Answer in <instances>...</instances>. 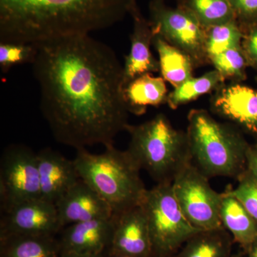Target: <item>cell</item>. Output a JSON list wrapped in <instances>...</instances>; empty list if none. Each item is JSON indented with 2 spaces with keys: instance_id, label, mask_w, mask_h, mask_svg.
I'll use <instances>...</instances> for the list:
<instances>
[{
  "instance_id": "7c38bea8",
  "label": "cell",
  "mask_w": 257,
  "mask_h": 257,
  "mask_svg": "<svg viewBox=\"0 0 257 257\" xmlns=\"http://www.w3.org/2000/svg\"><path fill=\"white\" fill-rule=\"evenodd\" d=\"M114 234L109 250L130 257L151 256L148 221L141 204L114 214Z\"/></svg>"
},
{
  "instance_id": "f1b7e54d",
  "label": "cell",
  "mask_w": 257,
  "mask_h": 257,
  "mask_svg": "<svg viewBox=\"0 0 257 257\" xmlns=\"http://www.w3.org/2000/svg\"><path fill=\"white\" fill-rule=\"evenodd\" d=\"M241 47L248 67L257 71V24L245 29Z\"/></svg>"
},
{
  "instance_id": "5bb4252c",
  "label": "cell",
  "mask_w": 257,
  "mask_h": 257,
  "mask_svg": "<svg viewBox=\"0 0 257 257\" xmlns=\"http://www.w3.org/2000/svg\"><path fill=\"white\" fill-rule=\"evenodd\" d=\"M55 205L62 229L82 221L107 219L114 214L109 204L82 179Z\"/></svg>"
},
{
  "instance_id": "6da1fadb",
  "label": "cell",
  "mask_w": 257,
  "mask_h": 257,
  "mask_svg": "<svg viewBox=\"0 0 257 257\" xmlns=\"http://www.w3.org/2000/svg\"><path fill=\"white\" fill-rule=\"evenodd\" d=\"M32 65L40 108L54 138L76 150L114 145L127 126L123 65L89 35L37 44Z\"/></svg>"
},
{
  "instance_id": "ffe728a7",
  "label": "cell",
  "mask_w": 257,
  "mask_h": 257,
  "mask_svg": "<svg viewBox=\"0 0 257 257\" xmlns=\"http://www.w3.org/2000/svg\"><path fill=\"white\" fill-rule=\"evenodd\" d=\"M60 255L56 236H0V257H60Z\"/></svg>"
},
{
  "instance_id": "f546056e",
  "label": "cell",
  "mask_w": 257,
  "mask_h": 257,
  "mask_svg": "<svg viewBox=\"0 0 257 257\" xmlns=\"http://www.w3.org/2000/svg\"><path fill=\"white\" fill-rule=\"evenodd\" d=\"M246 171L257 178V143L250 145L246 157Z\"/></svg>"
},
{
  "instance_id": "ac0fdd59",
  "label": "cell",
  "mask_w": 257,
  "mask_h": 257,
  "mask_svg": "<svg viewBox=\"0 0 257 257\" xmlns=\"http://www.w3.org/2000/svg\"><path fill=\"white\" fill-rule=\"evenodd\" d=\"M166 81L152 74H143L131 81L124 89V96L130 114L142 115L147 106L165 104L168 97Z\"/></svg>"
},
{
  "instance_id": "d6986e66",
  "label": "cell",
  "mask_w": 257,
  "mask_h": 257,
  "mask_svg": "<svg viewBox=\"0 0 257 257\" xmlns=\"http://www.w3.org/2000/svg\"><path fill=\"white\" fill-rule=\"evenodd\" d=\"M234 243L224 227L200 230L171 257H231Z\"/></svg>"
},
{
  "instance_id": "7402d4cb",
  "label": "cell",
  "mask_w": 257,
  "mask_h": 257,
  "mask_svg": "<svg viewBox=\"0 0 257 257\" xmlns=\"http://www.w3.org/2000/svg\"><path fill=\"white\" fill-rule=\"evenodd\" d=\"M224 79L219 72L214 69L206 72L200 77H191L169 93L167 104L172 109L195 100L199 96L216 91L222 84Z\"/></svg>"
},
{
  "instance_id": "83f0119b",
  "label": "cell",
  "mask_w": 257,
  "mask_h": 257,
  "mask_svg": "<svg viewBox=\"0 0 257 257\" xmlns=\"http://www.w3.org/2000/svg\"><path fill=\"white\" fill-rule=\"evenodd\" d=\"M243 30L257 24V0H228Z\"/></svg>"
},
{
  "instance_id": "836d02e7",
  "label": "cell",
  "mask_w": 257,
  "mask_h": 257,
  "mask_svg": "<svg viewBox=\"0 0 257 257\" xmlns=\"http://www.w3.org/2000/svg\"><path fill=\"white\" fill-rule=\"evenodd\" d=\"M231 257H244L242 253H233L232 256Z\"/></svg>"
},
{
  "instance_id": "44dd1931",
  "label": "cell",
  "mask_w": 257,
  "mask_h": 257,
  "mask_svg": "<svg viewBox=\"0 0 257 257\" xmlns=\"http://www.w3.org/2000/svg\"><path fill=\"white\" fill-rule=\"evenodd\" d=\"M159 55L161 77L174 88L193 77L194 62L188 55L155 35L152 42Z\"/></svg>"
},
{
  "instance_id": "30bf717a",
  "label": "cell",
  "mask_w": 257,
  "mask_h": 257,
  "mask_svg": "<svg viewBox=\"0 0 257 257\" xmlns=\"http://www.w3.org/2000/svg\"><path fill=\"white\" fill-rule=\"evenodd\" d=\"M62 229L55 204L42 199L20 203L2 211L0 236H56Z\"/></svg>"
},
{
  "instance_id": "8fae6325",
  "label": "cell",
  "mask_w": 257,
  "mask_h": 257,
  "mask_svg": "<svg viewBox=\"0 0 257 257\" xmlns=\"http://www.w3.org/2000/svg\"><path fill=\"white\" fill-rule=\"evenodd\" d=\"M210 102L214 114L257 139V89L241 83L224 84Z\"/></svg>"
},
{
  "instance_id": "9c48e42d",
  "label": "cell",
  "mask_w": 257,
  "mask_h": 257,
  "mask_svg": "<svg viewBox=\"0 0 257 257\" xmlns=\"http://www.w3.org/2000/svg\"><path fill=\"white\" fill-rule=\"evenodd\" d=\"M37 199H41L37 154L24 145H10L0 161L1 211Z\"/></svg>"
},
{
  "instance_id": "9a60e30c",
  "label": "cell",
  "mask_w": 257,
  "mask_h": 257,
  "mask_svg": "<svg viewBox=\"0 0 257 257\" xmlns=\"http://www.w3.org/2000/svg\"><path fill=\"white\" fill-rule=\"evenodd\" d=\"M41 199L56 204L81 179L74 160L50 148L37 153Z\"/></svg>"
},
{
  "instance_id": "1f68e13d",
  "label": "cell",
  "mask_w": 257,
  "mask_h": 257,
  "mask_svg": "<svg viewBox=\"0 0 257 257\" xmlns=\"http://www.w3.org/2000/svg\"><path fill=\"white\" fill-rule=\"evenodd\" d=\"M103 257H130L126 255L120 254V253H114L107 249L103 253Z\"/></svg>"
},
{
  "instance_id": "52a82bcc",
  "label": "cell",
  "mask_w": 257,
  "mask_h": 257,
  "mask_svg": "<svg viewBox=\"0 0 257 257\" xmlns=\"http://www.w3.org/2000/svg\"><path fill=\"white\" fill-rule=\"evenodd\" d=\"M149 22L154 35L188 55L195 67L209 62L206 52V28L182 3L172 8L165 0H152Z\"/></svg>"
},
{
  "instance_id": "ba28073f",
  "label": "cell",
  "mask_w": 257,
  "mask_h": 257,
  "mask_svg": "<svg viewBox=\"0 0 257 257\" xmlns=\"http://www.w3.org/2000/svg\"><path fill=\"white\" fill-rule=\"evenodd\" d=\"M209 179L190 162L172 183L184 215L199 230L223 227L220 219L222 193L214 190Z\"/></svg>"
},
{
  "instance_id": "8d00e7d4",
  "label": "cell",
  "mask_w": 257,
  "mask_h": 257,
  "mask_svg": "<svg viewBox=\"0 0 257 257\" xmlns=\"http://www.w3.org/2000/svg\"><path fill=\"white\" fill-rule=\"evenodd\" d=\"M179 1H180V2H181V1H182V0H179Z\"/></svg>"
},
{
  "instance_id": "4fadbf2b",
  "label": "cell",
  "mask_w": 257,
  "mask_h": 257,
  "mask_svg": "<svg viewBox=\"0 0 257 257\" xmlns=\"http://www.w3.org/2000/svg\"><path fill=\"white\" fill-rule=\"evenodd\" d=\"M114 229V214L65 226L57 239L60 253L101 254L110 248Z\"/></svg>"
},
{
  "instance_id": "5b68a950",
  "label": "cell",
  "mask_w": 257,
  "mask_h": 257,
  "mask_svg": "<svg viewBox=\"0 0 257 257\" xmlns=\"http://www.w3.org/2000/svg\"><path fill=\"white\" fill-rule=\"evenodd\" d=\"M81 179L119 214L140 205L147 189L140 176L141 169L130 154L112 146L101 154L85 148L77 150L74 160Z\"/></svg>"
},
{
  "instance_id": "e575fe53",
  "label": "cell",
  "mask_w": 257,
  "mask_h": 257,
  "mask_svg": "<svg viewBox=\"0 0 257 257\" xmlns=\"http://www.w3.org/2000/svg\"><path fill=\"white\" fill-rule=\"evenodd\" d=\"M255 80H256V82L257 83V76L256 77V78H255Z\"/></svg>"
},
{
  "instance_id": "d590c367",
  "label": "cell",
  "mask_w": 257,
  "mask_h": 257,
  "mask_svg": "<svg viewBox=\"0 0 257 257\" xmlns=\"http://www.w3.org/2000/svg\"><path fill=\"white\" fill-rule=\"evenodd\" d=\"M150 257H155V256H150Z\"/></svg>"
},
{
  "instance_id": "3957f363",
  "label": "cell",
  "mask_w": 257,
  "mask_h": 257,
  "mask_svg": "<svg viewBox=\"0 0 257 257\" xmlns=\"http://www.w3.org/2000/svg\"><path fill=\"white\" fill-rule=\"evenodd\" d=\"M188 135L192 163L208 178L237 180L246 170L250 144L243 132L229 122H220L205 109L189 111Z\"/></svg>"
},
{
  "instance_id": "7a4b0ae2",
  "label": "cell",
  "mask_w": 257,
  "mask_h": 257,
  "mask_svg": "<svg viewBox=\"0 0 257 257\" xmlns=\"http://www.w3.org/2000/svg\"><path fill=\"white\" fill-rule=\"evenodd\" d=\"M138 9L136 0H0V42L40 44L89 35Z\"/></svg>"
},
{
  "instance_id": "d6a6232c",
  "label": "cell",
  "mask_w": 257,
  "mask_h": 257,
  "mask_svg": "<svg viewBox=\"0 0 257 257\" xmlns=\"http://www.w3.org/2000/svg\"><path fill=\"white\" fill-rule=\"evenodd\" d=\"M246 253H248V257H257V241L253 243Z\"/></svg>"
},
{
  "instance_id": "4dcf8cb0",
  "label": "cell",
  "mask_w": 257,
  "mask_h": 257,
  "mask_svg": "<svg viewBox=\"0 0 257 257\" xmlns=\"http://www.w3.org/2000/svg\"><path fill=\"white\" fill-rule=\"evenodd\" d=\"M60 257H103L101 254H82L75 253H60Z\"/></svg>"
},
{
  "instance_id": "d4e9b609",
  "label": "cell",
  "mask_w": 257,
  "mask_h": 257,
  "mask_svg": "<svg viewBox=\"0 0 257 257\" xmlns=\"http://www.w3.org/2000/svg\"><path fill=\"white\" fill-rule=\"evenodd\" d=\"M224 81L241 83L246 79L247 61L243 53L241 45L215 56L210 60Z\"/></svg>"
},
{
  "instance_id": "8992f818",
  "label": "cell",
  "mask_w": 257,
  "mask_h": 257,
  "mask_svg": "<svg viewBox=\"0 0 257 257\" xmlns=\"http://www.w3.org/2000/svg\"><path fill=\"white\" fill-rule=\"evenodd\" d=\"M146 214L152 256L171 257L197 231L179 207L172 184H158L147 189L141 203Z\"/></svg>"
},
{
  "instance_id": "cb8c5ba5",
  "label": "cell",
  "mask_w": 257,
  "mask_h": 257,
  "mask_svg": "<svg viewBox=\"0 0 257 257\" xmlns=\"http://www.w3.org/2000/svg\"><path fill=\"white\" fill-rule=\"evenodd\" d=\"M243 31L236 20L206 29V52L213 57L241 45Z\"/></svg>"
},
{
  "instance_id": "484cf974",
  "label": "cell",
  "mask_w": 257,
  "mask_h": 257,
  "mask_svg": "<svg viewBox=\"0 0 257 257\" xmlns=\"http://www.w3.org/2000/svg\"><path fill=\"white\" fill-rule=\"evenodd\" d=\"M38 52L37 44L0 42V69L7 73L20 64H32Z\"/></svg>"
},
{
  "instance_id": "2e32d148",
  "label": "cell",
  "mask_w": 257,
  "mask_h": 257,
  "mask_svg": "<svg viewBox=\"0 0 257 257\" xmlns=\"http://www.w3.org/2000/svg\"><path fill=\"white\" fill-rule=\"evenodd\" d=\"M133 30L130 40V53L125 57L123 65L124 89L133 79L147 73L160 72V62L151 52L153 30L149 20L145 18L140 8L131 15Z\"/></svg>"
},
{
  "instance_id": "4316f807",
  "label": "cell",
  "mask_w": 257,
  "mask_h": 257,
  "mask_svg": "<svg viewBox=\"0 0 257 257\" xmlns=\"http://www.w3.org/2000/svg\"><path fill=\"white\" fill-rule=\"evenodd\" d=\"M237 181V186L228 191L239 199L257 222V178L246 170Z\"/></svg>"
},
{
  "instance_id": "277c9868",
  "label": "cell",
  "mask_w": 257,
  "mask_h": 257,
  "mask_svg": "<svg viewBox=\"0 0 257 257\" xmlns=\"http://www.w3.org/2000/svg\"><path fill=\"white\" fill-rule=\"evenodd\" d=\"M130 136L126 152L157 184H172L192 162L187 131L174 127L166 115L125 128Z\"/></svg>"
},
{
  "instance_id": "603a6c76",
  "label": "cell",
  "mask_w": 257,
  "mask_h": 257,
  "mask_svg": "<svg viewBox=\"0 0 257 257\" xmlns=\"http://www.w3.org/2000/svg\"><path fill=\"white\" fill-rule=\"evenodd\" d=\"M204 28L229 23L236 20L228 0H182Z\"/></svg>"
},
{
  "instance_id": "e0dca14e",
  "label": "cell",
  "mask_w": 257,
  "mask_h": 257,
  "mask_svg": "<svg viewBox=\"0 0 257 257\" xmlns=\"http://www.w3.org/2000/svg\"><path fill=\"white\" fill-rule=\"evenodd\" d=\"M221 224L247 252L257 241V222L237 198L229 191L222 193L220 209Z\"/></svg>"
}]
</instances>
